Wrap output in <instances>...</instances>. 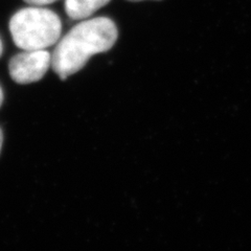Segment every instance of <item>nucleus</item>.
Listing matches in <instances>:
<instances>
[{
  "label": "nucleus",
  "mask_w": 251,
  "mask_h": 251,
  "mask_svg": "<svg viewBox=\"0 0 251 251\" xmlns=\"http://www.w3.org/2000/svg\"><path fill=\"white\" fill-rule=\"evenodd\" d=\"M119 33L115 23L107 17L84 20L58 42L51 54V68L65 80L87 64L97 53L106 52L115 44Z\"/></svg>",
  "instance_id": "1"
},
{
  "label": "nucleus",
  "mask_w": 251,
  "mask_h": 251,
  "mask_svg": "<svg viewBox=\"0 0 251 251\" xmlns=\"http://www.w3.org/2000/svg\"><path fill=\"white\" fill-rule=\"evenodd\" d=\"M10 30L15 45L19 49L42 50L59 41L62 22L54 12L33 5L13 16Z\"/></svg>",
  "instance_id": "2"
},
{
  "label": "nucleus",
  "mask_w": 251,
  "mask_h": 251,
  "mask_svg": "<svg viewBox=\"0 0 251 251\" xmlns=\"http://www.w3.org/2000/svg\"><path fill=\"white\" fill-rule=\"evenodd\" d=\"M50 66L51 54L49 51L25 50L11 59L9 72L14 82L30 84L40 81Z\"/></svg>",
  "instance_id": "3"
},
{
  "label": "nucleus",
  "mask_w": 251,
  "mask_h": 251,
  "mask_svg": "<svg viewBox=\"0 0 251 251\" xmlns=\"http://www.w3.org/2000/svg\"><path fill=\"white\" fill-rule=\"evenodd\" d=\"M111 0H65V12L73 20H84Z\"/></svg>",
  "instance_id": "4"
},
{
  "label": "nucleus",
  "mask_w": 251,
  "mask_h": 251,
  "mask_svg": "<svg viewBox=\"0 0 251 251\" xmlns=\"http://www.w3.org/2000/svg\"><path fill=\"white\" fill-rule=\"evenodd\" d=\"M26 3L30 5H37V6H42V5H47L56 2L57 0H23Z\"/></svg>",
  "instance_id": "5"
},
{
  "label": "nucleus",
  "mask_w": 251,
  "mask_h": 251,
  "mask_svg": "<svg viewBox=\"0 0 251 251\" xmlns=\"http://www.w3.org/2000/svg\"><path fill=\"white\" fill-rule=\"evenodd\" d=\"M2 144H3V134H2V131H1V129H0V153H1Z\"/></svg>",
  "instance_id": "6"
},
{
  "label": "nucleus",
  "mask_w": 251,
  "mask_h": 251,
  "mask_svg": "<svg viewBox=\"0 0 251 251\" xmlns=\"http://www.w3.org/2000/svg\"><path fill=\"white\" fill-rule=\"evenodd\" d=\"M2 103H3V92H2L1 87H0V107H1Z\"/></svg>",
  "instance_id": "7"
},
{
  "label": "nucleus",
  "mask_w": 251,
  "mask_h": 251,
  "mask_svg": "<svg viewBox=\"0 0 251 251\" xmlns=\"http://www.w3.org/2000/svg\"><path fill=\"white\" fill-rule=\"evenodd\" d=\"M2 51H3V45H2L1 39H0V57L2 56Z\"/></svg>",
  "instance_id": "8"
},
{
  "label": "nucleus",
  "mask_w": 251,
  "mask_h": 251,
  "mask_svg": "<svg viewBox=\"0 0 251 251\" xmlns=\"http://www.w3.org/2000/svg\"><path fill=\"white\" fill-rule=\"evenodd\" d=\"M129 1H141V0H129Z\"/></svg>",
  "instance_id": "9"
}]
</instances>
